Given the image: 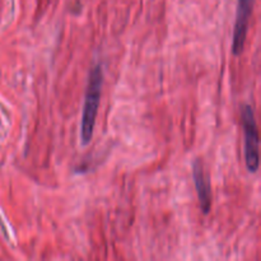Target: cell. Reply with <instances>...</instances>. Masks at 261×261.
<instances>
[{
  "mask_svg": "<svg viewBox=\"0 0 261 261\" xmlns=\"http://www.w3.org/2000/svg\"><path fill=\"white\" fill-rule=\"evenodd\" d=\"M104 84V72L100 64H96L89 73L88 84H87L86 100H84L83 115L81 123V140L83 145H88L92 140L93 131L96 127L98 106H100L101 93Z\"/></svg>",
  "mask_w": 261,
  "mask_h": 261,
  "instance_id": "1",
  "label": "cell"
},
{
  "mask_svg": "<svg viewBox=\"0 0 261 261\" xmlns=\"http://www.w3.org/2000/svg\"><path fill=\"white\" fill-rule=\"evenodd\" d=\"M241 121L245 134V161L249 172H258L260 166L259 155V130L256 125L254 110L250 105H245L241 111Z\"/></svg>",
  "mask_w": 261,
  "mask_h": 261,
  "instance_id": "2",
  "label": "cell"
},
{
  "mask_svg": "<svg viewBox=\"0 0 261 261\" xmlns=\"http://www.w3.org/2000/svg\"><path fill=\"white\" fill-rule=\"evenodd\" d=\"M254 1L255 0H237V12L232 38V54L235 56H240L244 51Z\"/></svg>",
  "mask_w": 261,
  "mask_h": 261,
  "instance_id": "3",
  "label": "cell"
},
{
  "mask_svg": "<svg viewBox=\"0 0 261 261\" xmlns=\"http://www.w3.org/2000/svg\"><path fill=\"white\" fill-rule=\"evenodd\" d=\"M192 177H194V184H195L196 192H198L201 212L204 214H208L212 208V190H210L209 178L204 171L200 159H196L192 163Z\"/></svg>",
  "mask_w": 261,
  "mask_h": 261,
  "instance_id": "4",
  "label": "cell"
}]
</instances>
